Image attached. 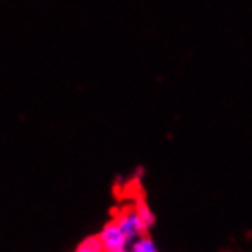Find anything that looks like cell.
<instances>
[{"label":"cell","instance_id":"obj_4","mask_svg":"<svg viewBox=\"0 0 252 252\" xmlns=\"http://www.w3.org/2000/svg\"><path fill=\"white\" fill-rule=\"evenodd\" d=\"M134 210L138 212V216L144 219V223L151 228L155 224V214L153 210L149 208V204H147L146 199H136V203H134Z\"/></svg>","mask_w":252,"mask_h":252},{"label":"cell","instance_id":"obj_1","mask_svg":"<svg viewBox=\"0 0 252 252\" xmlns=\"http://www.w3.org/2000/svg\"><path fill=\"white\" fill-rule=\"evenodd\" d=\"M103 245V252H126L131 245V241L127 239L124 230L118 226V223L112 219L111 223H107L101 232L98 234Z\"/></svg>","mask_w":252,"mask_h":252},{"label":"cell","instance_id":"obj_5","mask_svg":"<svg viewBox=\"0 0 252 252\" xmlns=\"http://www.w3.org/2000/svg\"><path fill=\"white\" fill-rule=\"evenodd\" d=\"M129 249L133 252H155L157 251V245H155V241L147 234H144V236H138V238L134 239Z\"/></svg>","mask_w":252,"mask_h":252},{"label":"cell","instance_id":"obj_3","mask_svg":"<svg viewBox=\"0 0 252 252\" xmlns=\"http://www.w3.org/2000/svg\"><path fill=\"white\" fill-rule=\"evenodd\" d=\"M77 252H103V245L99 236H87L85 239L79 241V245L76 247Z\"/></svg>","mask_w":252,"mask_h":252},{"label":"cell","instance_id":"obj_2","mask_svg":"<svg viewBox=\"0 0 252 252\" xmlns=\"http://www.w3.org/2000/svg\"><path fill=\"white\" fill-rule=\"evenodd\" d=\"M114 221L118 223V226L124 230V234H126L127 239H129L131 243H133L138 236H144V234H147V230H149V226L144 223V219L138 216V212L134 210V208L124 210L120 216L114 217Z\"/></svg>","mask_w":252,"mask_h":252}]
</instances>
